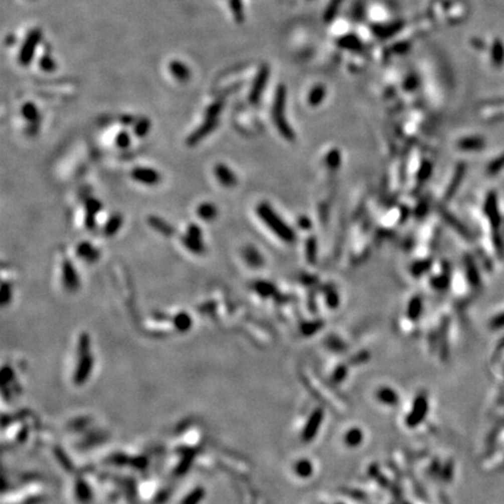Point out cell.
Wrapping results in <instances>:
<instances>
[{
	"instance_id": "cell-1",
	"label": "cell",
	"mask_w": 504,
	"mask_h": 504,
	"mask_svg": "<svg viewBox=\"0 0 504 504\" xmlns=\"http://www.w3.org/2000/svg\"><path fill=\"white\" fill-rule=\"evenodd\" d=\"M257 214H258L260 220H263L264 223L282 241L292 242L294 239V232L292 229L286 225L284 221L278 216V214L267 203H260L257 207Z\"/></svg>"
},
{
	"instance_id": "cell-2",
	"label": "cell",
	"mask_w": 504,
	"mask_h": 504,
	"mask_svg": "<svg viewBox=\"0 0 504 504\" xmlns=\"http://www.w3.org/2000/svg\"><path fill=\"white\" fill-rule=\"evenodd\" d=\"M285 96H286L285 88L281 85V87L278 88L277 95H276V99H274L273 118H274V121H276L278 128H279V131L282 133V135H284V137H286V138L292 139L293 138V133H292L291 128L288 127L287 123H286L285 117H284Z\"/></svg>"
},
{
	"instance_id": "cell-3",
	"label": "cell",
	"mask_w": 504,
	"mask_h": 504,
	"mask_svg": "<svg viewBox=\"0 0 504 504\" xmlns=\"http://www.w3.org/2000/svg\"><path fill=\"white\" fill-rule=\"evenodd\" d=\"M219 125V119L217 118H212V119H207L205 123H203L201 126L196 128V130L193 132V133L189 135L186 140V144L188 146H195L198 145L202 139H205L206 137L212 133V132L215 130Z\"/></svg>"
},
{
	"instance_id": "cell-4",
	"label": "cell",
	"mask_w": 504,
	"mask_h": 504,
	"mask_svg": "<svg viewBox=\"0 0 504 504\" xmlns=\"http://www.w3.org/2000/svg\"><path fill=\"white\" fill-rule=\"evenodd\" d=\"M131 177L137 182L148 186L159 184L161 180L159 172L148 167H134L131 172Z\"/></svg>"
},
{
	"instance_id": "cell-5",
	"label": "cell",
	"mask_w": 504,
	"mask_h": 504,
	"mask_svg": "<svg viewBox=\"0 0 504 504\" xmlns=\"http://www.w3.org/2000/svg\"><path fill=\"white\" fill-rule=\"evenodd\" d=\"M41 33L39 31H34L30 34V37L25 42L23 49L20 52V62L23 64L30 63L32 59H33L34 51H35V46L39 41H40Z\"/></svg>"
},
{
	"instance_id": "cell-6",
	"label": "cell",
	"mask_w": 504,
	"mask_h": 504,
	"mask_svg": "<svg viewBox=\"0 0 504 504\" xmlns=\"http://www.w3.org/2000/svg\"><path fill=\"white\" fill-rule=\"evenodd\" d=\"M214 173H215L217 180L225 187H234L237 184V177L232 172L230 168L224 163H217L214 168Z\"/></svg>"
},
{
	"instance_id": "cell-7",
	"label": "cell",
	"mask_w": 504,
	"mask_h": 504,
	"mask_svg": "<svg viewBox=\"0 0 504 504\" xmlns=\"http://www.w3.org/2000/svg\"><path fill=\"white\" fill-rule=\"evenodd\" d=\"M62 278L64 285L69 289H74L78 287L80 279H78V274L76 272L73 264L70 260H64L62 264Z\"/></svg>"
},
{
	"instance_id": "cell-8",
	"label": "cell",
	"mask_w": 504,
	"mask_h": 504,
	"mask_svg": "<svg viewBox=\"0 0 504 504\" xmlns=\"http://www.w3.org/2000/svg\"><path fill=\"white\" fill-rule=\"evenodd\" d=\"M267 77H269V69H267L266 67H263L258 73V75H257L255 84H253L251 92H250V101L253 102V103H256L257 101H258L260 95H262V92L264 90V88H265Z\"/></svg>"
},
{
	"instance_id": "cell-9",
	"label": "cell",
	"mask_w": 504,
	"mask_h": 504,
	"mask_svg": "<svg viewBox=\"0 0 504 504\" xmlns=\"http://www.w3.org/2000/svg\"><path fill=\"white\" fill-rule=\"evenodd\" d=\"M102 209V203L96 199H88L85 201V210H87V217H85V225L89 230H92L96 227V215Z\"/></svg>"
},
{
	"instance_id": "cell-10",
	"label": "cell",
	"mask_w": 504,
	"mask_h": 504,
	"mask_svg": "<svg viewBox=\"0 0 504 504\" xmlns=\"http://www.w3.org/2000/svg\"><path fill=\"white\" fill-rule=\"evenodd\" d=\"M77 256L80 258L87 260L89 263H94L99 258L101 253L94 245H91L89 242H82L81 244L77 245L76 250Z\"/></svg>"
},
{
	"instance_id": "cell-11",
	"label": "cell",
	"mask_w": 504,
	"mask_h": 504,
	"mask_svg": "<svg viewBox=\"0 0 504 504\" xmlns=\"http://www.w3.org/2000/svg\"><path fill=\"white\" fill-rule=\"evenodd\" d=\"M147 222L149 227L154 229L155 231L160 232L161 235L166 236V237H171L174 234V228L170 223L166 222L165 220L161 219V217L151 215L147 219Z\"/></svg>"
},
{
	"instance_id": "cell-12",
	"label": "cell",
	"mask_w": 504,
	"mask_h": 504,
	"mask_svg": "<svg viewBox=\"0 0 504 504\" xmlns=\"http://www.w3.org/2000/svg\"><path fill=\"white\" fill-rule=\"evenodd\" d=\"M403 27L404 23H402V21H397V23L383 25V26H375V28H373V31L375 32V34H376L377 37H380L381 39H388L389 37H392V35L398 33Z\"/></svg>"
},
{
	"instance_id": "cell-13",
	"label": "cell",
	"mask_w": 504,
	"mask_h": 504,
	"mask_svg": "<svg viewBox=\"0 0 504 504\" xmlns=\"http://www.w3.org/2000/svg\"><path fill=\"white\" fill-rule=\"evenodd\" d=\"M182 244H184L189 251L196 253V255H201V253L205 252L206 250L205 244H203L202 242V237H195V236H191L188 234H186L184 237H182Z\"/></svg>"
},
{
	"instance_id": "cell-14",
	"label": "cell",
	"mask_w": 504,
	"mask_h": 504,
	"mask_svg": "<svg viewBox=\"0 0 504 504\" xmlns=\"http://www.w3.org/2000/svg\"><path fill=\"white\" fill-rule=\"evenodd\" d=\"M196 213L203 221H213L217 216V208L212 202H202L196 209Z\"/></svg>"
},
{
	"instance_id": "cell-15",
	"label": "cell",
	"mask_w": 504,
	"mask_h": 504,
	"mask_svg": "<svg viewBox=\"0 0 504 504\" xmlns=\"http://www.w3.org/2000/svg\"><path fill=\"white\" fill-rule=\"evenodd\" d=\"M170 69L173 76L178 78L179 81H187L191 76V71H189L188 67H186L184 63L179 62V61H173L171 63Z\"/></svg>"
},
{
	"instance_id": "cell-16",
	"label": "cell",
	"mask_w": 504,
	"mask_h": 504,
	"mask_svg": "<svg viewBox=\"0 0 504 504\" xmlns=\"http://www.w3.org/2000/svg\"><path fill=\"white\" fill-rule=\"evenodd\" d=\"M243 256H244L246 263L253 267H258L263 264L262 256H260V253L257 251L255 248H252V246H246L244 251H243Z\"/></svg>"
},
{
	"instance_id": "cell-17",
	"label": "cell",
	"mask_w": 504,
	"mask_h": 504,
	"mask_svg": "<svg viewBox=\"0 0 504 504\" xmlns=\"http://www.w3.org/2000/svg\"><path fill=\"white\" fill-rule=\"evenodd\" d=\"M121 224H123V216H121L120 214H114L113 216L110 217V220L105 224L104 227L105 235L113 236L121 228Z\"/></svg>"
},
{
	"instance_id": "cell-18",
	"label": "cell",
	"mask_w": 504,
	"mask_h": 504,
	"mask_svg": "<svg viewBox=\"0 0 504 504\" xmlns=\"http://www.w3.org/2000/svg\"><path fill=\"white\" fill-rule=\"evenodd\" d=\"M21 111H23V116L26 118L30 123H38L40 114H39V110L33 103H27V104H25Z\"/></svg>"
},
{
	"instance_id": "cell-19",
	"label": "cell",
	"mask_w": 504,
	"mask_h": 504,
	"mask_svg": "<svg viewBox=\"0 0 504 504\" xmlns=\"http://www.w3.org/2000/svg\"><path fill=\"white\" fill-rule=\"evenodd\" d=\"M339 45L342 48L352 49V51H360L362 49V44L361 41L354 35H348V37H343L341 40H339Z\"/></svg>"
},
{
	"instance_id": "cell-20",
	"label": "cell",
	"mask_w": 504,
	"mask_h": 504,
	"mask_svg": "<svg viewBox=\"0 0 504 504\" xmlns=\"http://www.w3.org/2000/svg\"><path fill=\"white\" fill-rule=\"evenodd\" d=\"M149 128H151V121L148 119H141L138 120L134 125V133L138 137H145L146 134L148 133Z\"/></svg>"
},
{
	"instance_id": "cell-21",
	"label": "cell",
	"mask_w": 504,
	"mask_h": 504,
	"mask_svg": "<svg viewBox=\"0 0 504 504\" xmlns=\"http://www.w3.org/2000/svg\"><path fill=\"white\" fill-rule=\"evenodd\" d=\"M341 3L342 0H331L330 4L327 7L326 13H324V21H326V23H330V21L334 19L335 14L338 13Z\"/></svg>"
},
{
	"instance_id": "cell-22",
	"label": "cell",
	"mask_w": 504,
	"mask_h": 504,
	"mask_svg": "<svg viewBox=\"0 0 504 504\" xmlns=\"http://www.w3.org/2000/svg\"><path fill=\"white\" fill-rule=\"evenodd\" d=\"M324 97V89L322 87H316L314 88L312 92L309 95V103L313 105L319 104V103L322 101V98Z\"/></svg>"
},
{
	"instance_id": "cell-23",
	"label": "cell",
	"mask_w": 504,
	"mask_h": 504,
	"mask_svg": "<svg viewBox=\"0 0 504 504\" xmlns=\"http://www.w3.org/2000/svg\"><path fill=\"white\" fill-rule=\"evenodd\" d=\"M222 108H223V104L221 102L214 103V104L210 105L209 108L207 109V111H206V118H207V119H212V118H217V116H219V114H220Z\"/></svg>"
},
{
	"instance_id": "cell-24",
	"label": "cell",
	"mask_w": 504,
	"mask_h": 504,
	"mask_svg": "<svg viewBox=\"0 0 504 504\" xmlns=\"http://www.w3.org/2000/svg\"><path fill=\"white\" fill-rule=\"evenodd\" d=\"M116 144L120 148H127L131 145V137L127 132H120L116 138Z\"/></svg>"
},
{
	"instance_id": "cell-25",
	"label": "cell",
	"mask_w": 504,
	"mask_h": 504,
	"mask_svg": "<svg viewBox=\"0 0 504 504\" xmlns=\"http://www.w3.org/2000/svg\"><path fill=\"white\" fill-rule=\"evenodd\" d=\"M41 68L46 71H52L55 68L54 62H53L52 59L48 55L45 56L44 59L41 60Z\"/></svg>"
},
{
	"instance_id": "cell-26",
	"label": "cell",
	"mask_w": 504,
	"mask_h": 504,
	"mask_svg": "<svg viewBox=\"0 0 504 504\" xmlns=\"http://www.w3.org/2000/svg\"><path fill=\"white\" fill-rule=\"evenodd\" d=\"M9 293H11V286L9 284H6V282H4L3 284V292H2V299H3V302L5 303V301L7 300V294Z\"/></svg>"
},
{
	"instance_id": "cell-27",
	"label": "cell",
	"mask_w": 504,
	"mask_h": 504,
	"mask_svg": "<svg viewBox=\"0 0 504 504\" xmlns=\"http://www.w3.org/2000/svg\"><path fill=\"white\" fill-rule=\"evenodd\" d=\"M393 47H395V48H393V51H395V52H398V53L405 52L406 49L409 48V44H406V42H399V44L395 45V46H393Z\"/></svg>"
},
{
	"instance_id": "cell-28",
	"label": "cell",
	"mask_w": 504,
	"mask_h": 504,
	"mask_svg": "<svg viewBox=\"0 0 504 504\" xmlns=\"http://www.w3.org/2000/svg\"><path fill=\"white\" fill-rule=\"evenodd\" d=\"M494 324L495 327H502L504 326V314H502V315H499L498 317H496V320L494 321Z\"/></svg>"
}]
</instances>
